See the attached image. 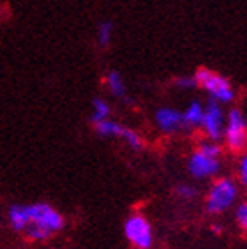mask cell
<instances>
[{
    "label": "cell",
    "mask_w": 247,
    "mask_h": 249,
    "mask_svg": "<svg viewBox=\"0 0 247 249\" xmlns=\"http://www.w3.org/2000/svg\"><path fill=\"white\" fill-rule=\"evenodd\" d=\"M27 216L29 226L25 228V233L30 240H46L64 226L62 214L48 203H29Z\"/></svg>",
    "instance_id": "obj_1"
},
{
    "label": "cell",
    "mask_w": 247,
    "mask_h": 249,
    "mask_svg": "<svg viewBox=\"0 0 247 249\" xmlns=\"http://www.w3.org/2000/svg\"><path fill=\"white\" fill-rule=\"evenodd\" d=\"M194 80L198 89L209 94V99L217 101L221 105H229L235 99V89L231 82L214 69L198 67L194 71Z\"/></svg>",
    "instance_id": "obj_2"
},
{
    "label": "cell",
    "mask_w": 247,
    "mask_h": 249,
    "mask_svg": "<svg viewBox=\"0 0 247 249\" xmlns=\"http://www.w3.org/2000/svg\"><path fill=\"white\" fill-rule=\"evenodd\" d=\"M223 138L231 152H242L247 147V119L240 108H231L226 113Z\"/></svg>",
    "instance_id": "obj_3"
},
{
    "label": "cell",
    "mask_w": 247,
    "mask_h": 249,
    "mask_svg": "<svg viewBox=\"0 0 247 249\" xmlns=\"http://www.w3.org/2000/svg\"><path fill=\"white\" fill-rule=\"evenodd\" d=\"M237 200V184L231 178H219L214 182L207 198V211L210 214H221Z\"/></svg>",
    "instance_id": "obj_4"
},
{
    "label": "cell",
    "mask_w": 247,
    "mask_h": 249,
    "mask_svg": "<svg viewBox=\"0 0 247 249\" xmlns=\"http://www.w3.org/2000/svg\"><path fill=\"white\" fill-rule=\"evenodd\" d=\"M224 124H226V113L223 110V105L214 99H209V103L205 105L203 122H201V129H203L205 136L214 142L223 140Z\"/></svg>",
    "instance_id": "obj_5"
},
{
    "label": "cell",
    "mask_w": 247,
    "mask_h": 249,
    "mask_svg": "<svg viewBox=\"0 0 247 249\" xmlns=\"http://www.w3.org/2000/svg\"><path fill=\"white\" fill-rule=\"evenodd\" d=\"M124 231H125V237L134 248L138 249H148L152 246V228H150V223L140 214H134L131 216L125 225H124Z\"/></svg>",
    "instance_id": "obj_6"
},
{
    "label": "cell",
    "mask_w": 247,
    "mask_h": 249,
    "mask_svg": "<svg viewBox=\"0 0 247 249\" xmlns=\"http://www.w3.org/2000/svg\"><path fill=\"white\" fill-rule=\"evenodd\" d=\"M189 172L196 178H209L219 172V158L196 149L189 158Z\"/></svg>",
    "instance_id": "obj_7"
},
{
    "label": "cell",
    "mask_w": 247,
    "mask_h": 249,
    "mask_svg": "<svg viewBox=\"0 0 247 249\" xmlns=\"http://www.w3.org/2000/svg\"><path fill=\"white\" fill-rule=\"evenodd\" d=\"M154 120L159 131L164 134H175L180 133L184 127V120H182V111L171 106H161L157 108L154 113Z\"/></svg>",
    "instance_id": "obj_8"
},
{
    "label": "cell",
    "mask_w": 247,
    "mask_h": 249,
    "mask_svg": "<svg viewBox=\"0 0 247 249\" xmlns=\"http://www.w3.org/2000/svg\"><path fill=\"white\" fill-rule=\"evenodd\" d=\"M105 83L108 92L113 97L120 101H129V92H127V83L117 69H108L105 74Z\"/></svg>",
    "instance_id": "obj_9"
},
{
    "label": "cell",
    "mask_w": 247,
    "mask_h": 249,
    "mask_svg": "<svg viewBox=\"0 0 247 249\" xmlns=\"http://www.w3.org/2000/svg\"><path fill=\"white\" fill-rule=\"evenodd\" d=\"M203 113H205V105H201L200 101H191L187 108L182 111V120H184L185 129H198L201 127L203 122Z\"/></svg>",
    "instance_id": "obj_10"
},
{
    "label": "cell",
    "mask_w": 247,
    "mask_h": 249,
    "mask_svg": "<svg viewBox=\"0 0 247 249\" xmlns=\"http://www.w3.org/2000/svg\"><path fill=\"white\" fill-rule=\"evenodd\" d=\"M115 36V23L111 19H103L99 25H97V30H95V43L101 50L109 48V44L113 41Z\"/></svg>",
    "instance_id": "obj_11"
},
{
    "label": "cell",
    "mask_w": 247,
    "mask_h": 249,
    "mask_svg": "<svg viewBox=\"0 0 247 249\" xmlns=\"http://www.w3.org/2000/svg\"><path fill=\"white\" fill-rule=\"evenodd\" d=\"M124 127H125V125L119 124V122L113 119L99 120V122H95L94 124L95 133L99 134V136H106V138H120Z\"/></svg>",
    "instance_id": "obj_12"
},
{
    "label": "cell",
    "mask_w": 247,
    "mask_h": 249,
    "mask_svg": "<svg viewBox=\"0 0 247 249\" xmlns=\"http://www.w3.org/2000/svg\"><path fill=\"white\" fill-rule=\"evenodd\" d=\"M9 223L16 231H25L29 226V216H27V205H13L9 209Z\"/></svg>",
    "instance_id": "obj_13"
},
{
    "label": "cell",
    "mask_w": 247,
    "mask_h": 249,
    "mask_svg": "<svg viewBox=\"0 0 247 249\" xmlns=\"http://www.w3.org/2000/svg\"><path fill=\"white\" fill-rule=\"evenodd\" d=\"M111 115V106L106 99L103 97H95L92 101V113H90V122L95 124V122H99V120H105L109 119Z\"/></svg>",
    "instance_id": "obj_14"
},
{
    "label": "cell",
    "mask_w": 247,
    "mask_h": 249,
    "mask_svg": "<svg viewBox=\"0 0 247 249\" xmlns=\"http://www.w3.org/2000/svg\"><path fill=\"white\" fill-rule=\"evenodd\" d=\"M120 140H124L125 143L134 150L143 149V138L140 136L134 129H129V127H124L122 134H120Z\"/></svg>",
    "instance_id": "obj_15"
},
{
    "label": "cell",
    "mask_w": 247,
    "mask_h": 249,
    "mask_svg": "<svg viewBox=\"0 0 247 249\" xmlns=\"http://www.w3.org/2000/svg\"><path fill=\"white\" fill-rule=\"evenodd\" d=\"M173 87L178 89V90H194L198 89L194 80V74H180L173 80Z\"/></svg>",
    "instance_id": "obj_16"
},
{
    "label": "cell",
    "mask_w": 247,
    "mask_h": 249,
    "mask_svg": "<svg viewBox=\"0 0 247 249\" xmlns=\"http://www.w3.org/2000/svg\"><path fill=\"white\" fill-rule=\"evenodd\" d=\"M237 221L242 226V230L247 231V203H240L237 209Z\"/></svg>",
    "instance_id": "obj_17"
},
{
    "label": "cell",
    "mask_w": 247,
    "mask_h": 249,
    "mask_svg": "<svg viewBox=\"0 0 247 249\" xmlns=\"http://www.w3.org/2000/svg\"><path fill=\"white\" fill-rule=\"evenodd\" d=\"M176 193H178L182 198H193V196H196V189H194V187L187 186V184H182V186L176 187Z\"/></svg>",
    "instance_id": "obj_18"
},
{
    "label": "cell",
    "mask_w": 247,
    "mask_h": 249,
    "mask_svg": "<svg viewBox=\"0 0 247 249\" xmlns=\"http://www.w3.org/2000/svg\"><path fill=\"white\" fill-rule=\"evenodd\" d=\"M238 175H240V180H242V184H246V186H247V154H244V158L240 159Z\"/></svg>",
    "instance_id": "obj_19"
}]
</instances>
